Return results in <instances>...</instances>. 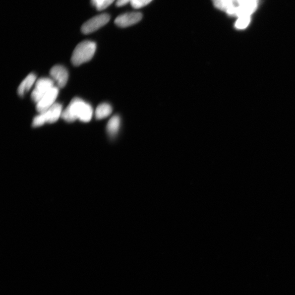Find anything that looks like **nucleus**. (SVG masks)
I'll use <instances>...</instances> for the list:
<instances>
[{
	"label": "nucleus",
	"instance_id": "obj_13",
	"mask_svg": "<svg viewBox=\"0 0 295 295\" xmlns=\"http://www.w3.org/2000/svg\"><path fill=\"white\" fill-rule=\"evenodd\" d=\"M112 108L110 105L106 103L101 104L97 107L95 112L96 119L101 120L110 116Z\"/></svg>",
	"mask_w": 295,
	"mask_h": 295
},
{
	"label": "nucleus",
	"instance_id": "obj_12",
	"mask_svg": "<svg viewBox=\"0 0 295 295\" xmlns=\"http://www.w3.org/2000/svg\"><path fill=\"white\" fill-rule=\"evenodd\" d=\"M120 118L119 116L112 117L107 125V132L111 138H114L118 135L120 129Z\"/></svg>",
	"mask_w": 295,
	"mask_h": 295
},
{
	"label": "nucleus",
	"instance_id": "obj_8",
	"mask_svg": "<svg viewBox=\"0 0 295 295\" xmlns=\"http://www.w3.org/2000/svg\"><path fill=\"white\" fill-rule=\"evenodd\" d=\"M142 18V14L141 13H126L118 16L115 22L118 26L124 28L137 24Z\"/></svg>",
	"mask_w": 295,
	"mask_h": 295
},
{
	"label": "nucleus",
	"instance_id": "obj_10",
	"mask_svg": "<svg viewBox=\"0 0 295 295\" xmlns=\"http://www.w3.org/2000/svg\"><path fill=\"white\" fill-rule=\"evenodd\" d=\"M214 7L226 12L228 15L236 16L238 4L236 0H212Z\"/></svg>",
	"mask_w": 295,
	"mask_h": 295
},
{
	"label": "nucleus",
	"instance_id": "obj_3",
	"mask_svg": "<svg viewBox=\"0 0 295 295\" xmlns=\"http://www.w3.org/2000/svg\"><path fill=\"white\" fill-rule=\"evenodd\" d=\"M62 111V105L55 103L51 108L34 118L33 126L38 127L44 125L46 123L53 124L57 122L61 117Z\"/></svg>",
	"mask_w": 295,
	"mask_h": 295
},
{
	"label": "nucleus",
	"instance_id": "obj_6",
	"mask_svg": "<svg viewBox=\"0 0 295 295\" xmlns=\"http://www.w3.org/2000/svg\"><path fill=\"white\" fill-rule=\"evenodd\" d=\"M59 94V88L54 87L36 104L37 112L42 114L51 108L55 104Z\"/></svg>",
	"mask_w": 295,
	"mask_h": 295
},
{
	"label": "nucleus",
	"instance_id": "obj_11",
	"mask_svg": "<svg viewBox=\"0 0 295 295\" xmlns=\"http://www.w3.org/2000/svg\"><path fill=\"white\" fill-rule=\"evenodd\" d=\"M36 76L34 73H30L27 76L19 85L18 88V93L21 97L28 92L33 85L35 83Z\"/></svg>",
	"mask_w": 295,
	"mask_h": 295
},
{
	"label": "nucleus",
	"instance_id": "obj_2",
	"mask_svg": "<svg viewBox=\"0 0 295 295\" xmlns=\"http://www.w3.org/2000/svg\"><path fill=\"white\" fill-rule=\"evenodd\" d=\"M96 45L95 42L85 41L80 42L75 48L71 57V61L75 66H78L92 59L95 53Z\"/></svg>",
	"mask_w": 295,
	"mask_h": 295
},
{
	"label": "nucleus",
	"instance_id": "obj_14",
	"mask_svg": "<svg viewBox=\"0 0 295 295\" xmlns=\"http://www.w3.org/2000/svg\"><path fill=\"white\" fill-rule=\"evenodd\" d=\"M251 18L249 15L240 16L238 17L235 23V28L237 29H244L247 27L250 22Z\"/></svg>",
	"mask_w": 295,
	"mask_h": 295
},
{
	"label": "nucleus",
	"instance_id": "obj_17",
	"mask_svg": "<svg viewBox=\"0 0 295 295\" xmlns=\"http://www.w3.org/2000/svg\"><path fill=\"white\" fill-rule=\"evenodd\" d=\"M131 0H117L116 6L117 7H122L125 6L127 3L131 2Z\"/></svg>",
	"mask_w": 295,
	"mask_h": 295
},
{
	"label": "nucleus",
	"instance_id": "obj_5",
	"mask_svg": "<svg viewBox=\"0 0 295 295\" xmlns=\"http://www.w3.org/2000/svg\"><path fill=\"white\" fill-rule=\"evenodd\" d=\"M110 19V15L107 13L95 16L83 24L81 31L86 35L93 33L108 23Z\"/></svg>",
	"mask_w": 295,
	"mask_h": 295
},
{
	"label": "nucleus",
	"instance_id": "obj_16",
	"mask_svg": "<svg viewBox=\"0 0 295 295\" xmlns=\"http://www.w3.org/2000/svg\"><path fill=\"white\" fill-rule=\"evenodd\" d=\"M115 0H105V1L102 3L100 6L97 8L98 10H103L108 7L110 5L114 2Z\"/></svg>",
	"mask_w": 295,
	"mask_h": 295
},
{
	"label": "nucleus",
	"instance_id": "obj_15",
	"mask_svg": "<svg viewBox=\"0 0 295 295\" xmlns=\"http://www.w3.org/2000/svg\"><path fill=\"white\" fill-rule=\"evenodd\" d=\"M153 0H131V4L133 8L139 9L147 6Z\"/></svg>",
	"mask_w": 295,
	"mask_h": 295
},
{
	"label": "nucleus",
	"instance_id": "obj_4",
	"mask_svg": "<svg viewBox=\"0 0 295 295\" xmlns=\"http://www.w3.org/2000/svg\"><path fill=\"white\" fill-rule=\"evenodd\" d=\"M55 86L54 80L48 78H42L37 80L31 93V99L37 104L44 96Z\"/></svg>",
	"mask_w": 295,
	"mask_h": 295
},
{
	"label": "nucleus",
	"instance_id": "obj_1",
	"mask_svg": "<svg viewBox=\"0 0 295 295\" xmlns=\"http://www.w3.org/2000/svg\"><path fill=\"white\" fill-rule=\"evenodd\" d=\"M92 107L81 99L74 98L67 108L62 111L61 118L68 122H72L77 119L83 122H88L93 117Z\"/></svg>",
	"mask_w": 295,
	"mask_h": 295
},
{
	"label": "nucleus",
	"instance_id": "obj_18",
	"mask_svg": "<svg viewBox=\"0 0 295 295\" xmlns=\"http://www.w3.org/2000/svg\"><path fill=\"white\" fill-rule=\"evenodd\" d=\"M105 0H92V4L97 9Z\"/></svg>",
	"mask_w": 295,
	"mask_h": 295
},
{
	"label": "nucleus",
	"instance_id": "obj_9",
	"mask_svg": "<svg viewBox=\"0 0 295 295\" xmlns=\"http://www.w3.org/2000/svg\"><path fill=\"white\" fill-rule=\"evenodd\" d=\"M50 74L54 80L57 83L58 87L62 88L65 87L68 79L67 69L61 65L53 66L50 71Z\"/></svg>",
	"mask_w": 295,
	"mask_h": 295
},
{
	"label": "nucleus",
	"instance_id": "obj_7",
	"mask_svg": "<svg viewBox=\"0 0 295 295\" xmlns=\"http://www.w3.org/2000/svg\"><path fill=\"white\" fill-rule=\"evenodd\" d=\"M238 4L236 17L251 16L258 7L259 0H236Z\"/></svg>",
	"mask_w": 295,
	"mask_h": 295
}]
</instances>
